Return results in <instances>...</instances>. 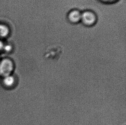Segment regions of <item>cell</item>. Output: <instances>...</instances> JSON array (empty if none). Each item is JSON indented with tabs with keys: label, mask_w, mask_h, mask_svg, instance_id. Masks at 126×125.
<instances>
[{
	"label": "cell",
	"mask_w": 126,
	"mask_h": 125,
	"mask_svg": "<svg viewBox=\"0 0 126 125\" xmlns=\"http://www.w3.org/2000/svg\"><path fill=\"white\" fill-rule=\"evenodd\" d=\"M3 47V43L0 41V50H1V49H2V48Z\"/></svg>",
	"instance_id": "52a82bcc"
},
{
	"label": "cell",
	"mask_w": 126,
	"mask_h": 125,
	"mask_svg": "<svg viewBox=\"0 0 126 125\" xmlns=\"http://www.w3.org/2000/svg\"><path fill=\"white\" fill-rule=\"evenodd\" d=\"M3 84L7 87H11L15 82V78L11 75L3 77Z\"/></svg>",
	"instance_id": "277c9868"
},
{
	"label": "cell",
	"mask_w": 126,
	"mask_h": 125,
	"mask_svg": "<svg viewBox=\"0 0 126 125\" xmlns=\"http://www.w3.org/2000/svg\"><path fill=\"white\" fill-rule=\"evenodd\" d=\"M13 70V63L10 60H3L0 62V75L3 77L10 75Z\"/></svg>",
	"instance_id": "7a4b0ae2"
},
{
	"label": "cell",
	"mask_w": 126,
	"mask_h": 125,
	"mask_svg": "<svg viewBox=\"0 0 126 125\" xmlns=\"http://www.w3.org/2000/svg\"><path fill=\"white\" fill-rule=\"evenodd\" d=\"M82 12L77 9L71 10L67 15V19L68 21L72 24L79 23L81 22Z\"/></svg>",
	"instance_id": "3957f363"
},
{
	"label": "cell",
	"mask_w": 126,
	"mask_h": 125,
	"mask_svg": "<svg viewBox=\"0 0 126 125\" xmlns=\"http://www.w3.org/2000/svg\"><path fill=\"white\" fill-rule=\"evenodd\" d=\"M97 21V15L91 10H86L82 12L81 22L84 25L91 27L96 24Z\"/></svg>",
	"instance_id": "6da1fadb"
},
{
	"label": "cell",
	"mask_w": 126,
	"mask_h": 125,
	"mask_svg": "<svg viewBox=\"0 0 126 125\" xmlns=\"http://www.w3.org/2000/svg\"><path fill=\"white\" fill-rule=\"evenodd\" d=\"M101 1L106 3H112L117 1L118 0H100Z\"/></svg>",
	"instance_id": "8992f818"
},
{
	"label": "cell",
	"mask_w": 126,
	"mask_h": 125,
	"mask_svg": "<svg viewBox=\"0 0 126 125\" xmlns=\"http://www.w3.org/2000/svg\"><path fill=\"white\" fill-rule=\"evenodd\" d=\"M8 29L5 26L0 25V37H5L8 34Z\"/></svg>",
	"instance_id": "5b68a950"
}]
</instances>
